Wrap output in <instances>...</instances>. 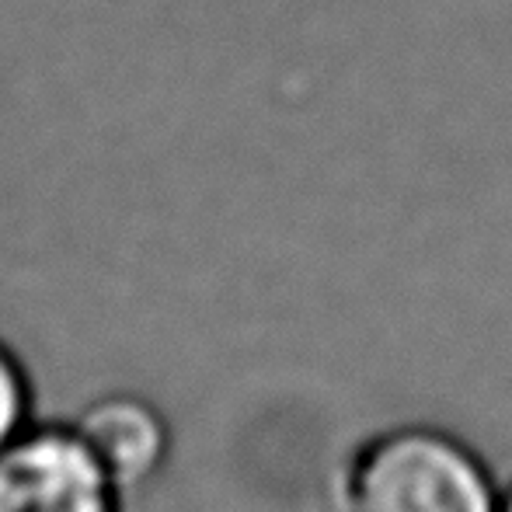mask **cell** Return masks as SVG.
<instances>
[{
    "instance_id": "5",
    "label": "cell",
    "mask_w": 512,
    "mask_h": 512,
    "mask_svg": "<svg viewBox=\"0 0 512 512\" xmlns=\"http://www.w3.org/2000/svg\"><path fill=\"white\" fill-rule=\"evenodd\" d=\"M502 512H512V492L506 495V502H502Z\"/></svg>"
},
{
    "instance_id": "2",
    "label": "cell",
    "mask_w": 512,
    "mask_h": 512,
    "mask_svg": "<svg viewBox=\"0 0 512 512\" xmlns=\"http://www.w3.org/2000/svg\"><path fill=\"white\" fill-rule=\"evenodd\" d=\"M0 512H115L112 474L81 432H28L0 450Z\"/></svg>"
},
{
    "instance_id": "1",
    "label": "cell",
    "mask_w": 512,
    "mask_h": 512,
    "mask_svg": "<svg viewBox=\"0 0 512 512\" xmlns=\"http://www.w3.org/2000/svg\"><path fill=\"white\" fill-rule=\"evenodd\" d=\"M349 512H502L485 467L432 429H401L359 453Z\"/></svg>"
},
{
    "instance_id": "3",
    "label": "cell",
    "mask_w": 512,
    "mask_h": 512,
    "mask_svg": "<svg viewBox=\"0 0 512 512\" xmlns=\"http://www.w3.org/2000/svg\"><path fill=\"white\" fill-rule=\"evenodd\" d=\"M81 439L119 481H140L164 457V425L133 398L102 401L84 415Z\"/></svg>"
},
{
    "instance_id": "4",
    "label": "cell",
    "mask_w": 512,
    "mask_h": 512,
    "mask_svg": "<svg viewBox=\"0 0 512 512\" xmlns=\"http://www.w3.org/2000/svg\"><path fill=\"white\" fill-rule=\"evenodd\" d=\"M25 380H21V370L14 366V359L0 349V450L18 436V425L25 418Z\"/></svg>"
}]
</instances>
